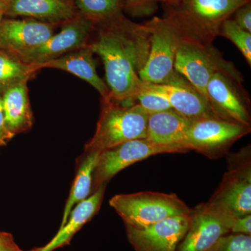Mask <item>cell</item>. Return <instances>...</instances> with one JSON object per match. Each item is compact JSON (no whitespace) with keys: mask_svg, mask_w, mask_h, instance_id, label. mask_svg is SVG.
I'll list each match as a JSON object with an SVG mask.
<instances>
[{"mask_svg":"<svg viewBox=\"0 0 251 251\" xmlns=\"http://www.w3.org/2000/svg\"><path fill=\"white\" fill-rule=\"evenodd\" d=\"M14 137L9 131L5 125L4 112H3L1 98L0 96V147L6 145Z\"/></svg>","mask_w":251,"mask_h":251,"instance_id":"31","label":"cell"},{"mask_svg":"<svg viewBox=\"0 0 251 251\" xmlns=\"http://www.w3.org/2000/svg\"><path fill=\"white\" fill-rule=\"evenodd\" d=\"M40 69L0 50V96L20 84L28 82Z\"/></svg>","mask_w":251,"mask_h":251,"instance_id":"23","label":"cell"},{"mask_svg":"<svg viewBox=\"0 0 251 251\" xmlns=\"http://www.w3.org/2000/svg\"><path fill=\"white\" fill-rule=\"evenodd\" d=\"M192 122L174 109L151 114L148 119L147 139L160 145L183 146Z\"/></svg>","mask_w":251,"mask_h":251,"instance_id":"19","label":"cell"},{"mask_svg":"<svg viewBox=\"0 0 251 251\" xmlns=\"http://www.w3.org/2000/svg\"><path fill=\"white\" fill-rule=\"evenodd\" d=\"M231 232L236 234H244L251 235V216H242L236 218L231 227Z\"/></svg>","mask_w":251,"mask_h":251,"instance_id":"29","label":"cell"},{"mask_svg":"<svg viewBox=\"0 0 251 251\" xmlns=\"http://www.w3.org/2000/svg\"><path fill=\"white\" fill-rule=\"evenodd\" d=\"M187 149L179 145H164L153 143L147 138L125 142L104 150L99 154L92 177V189L107 183L119 172L149 157L160 153H186Z\"/></svg>","mask_w":251,"mask_h":251,"instance_id":"7","label":"cell"},{"mask_svg":"<svg viewBox=\"0 0 251 251\" xmlns=\"http://www.w3.org/2000/svg\"><path fill=\"white\" fill-rule=\"evenodd\" d=\"M156 0H125V10L133 17H148L158 9Z\"/></svg>","mask_w":251,"mask_h":251,"instance_id":"27","label":"cell"},{"mask_svg":"<svg viewBox=\"0 0 251 251\" xmlns=\"http://www.w3.org/2000/svg\"><path fill=\"white\" fill-rule=\"evenodd\" d=\"M77 12L96 26L119 27L130 21L124 14L125 0H72Z\"/></svg>","mask_w":251,"mask_h":251,"instance_id":"21","label":"cell"},{"mask_svg":"<svg viewBox=\"0 0 251 251\" xmlns=\"http://www.w3.org/2000/svg\"><path fill=\"white\" fill-rule=\"evenodd\" d=\"M249 1L251 0H179L176 4H164V16L176 23L186 36L213 43L219 36L223 23Z\"/></svg>","mask_w":251,"mask_h":251,"instance_id":"2","label":"cell"},{"mask_svg":"<svg viewBox=\"0 0 251 251\" xmlns=\"http://www.w3.org/2000/svg\"><path fill=\"white\" fill-rule=\"evenodd\" d=\"M134 104L139 105L148 115L173 109L166 98L150 90L145 82L143 90L137 96Z\"/></svg>","mask_w":251,"mask_h":251,"instance_id":"25","label":"cell"},{"mask_svg":"<svg viewBox=\"0 0 251 251\" xmlns=\"http://www.w3.org/2000/svg\"><path fill=\"white\" fill-rule=\"evenodd\" d=\"M105 186L106 185L100 186L88 198L77 203L73 208L65 224L59 227L58 232L49 244L41 248V251H53L69 244L77 231L98 212L103 201Z\"/></svg>","mask_w":251,"mask_h":251,"instance_id":"18","label":"cell"},{"mask_svg":"<svg viewBox=\"0 0 251 251\" xmlns=\"http://www.w3.org/2000/svg\"><path fill=\"white\" fill-rule=\"evenodd\" d=\"M93 54V51L88 44L59 58L34 65L40 70L44 68H50L59 69L74 74L88 82L98 91L103 100H108L110 97V90L106 84L98 75Z\"/></svg>","mask_w":251,"mask_h":251,"instance_id":"17","label":"cell"},{"mask_svg":"<svg viewBox=\"0 0 251 251\" xmlns=\"http://www.w3.org/2000/svg\"><path fill=\"white\" fill-rule=\"evenodd\" d=\"M109 203L125 225L135 228L148 227L171 216L188 214L192 210L175 193L152 191L116 195Z\"/></svg>","mask_w":251,"mask_h":251,"instance_id":"6","label":"cell"},{"mask_svg":"<svg viewBox=\"0 0 251 251\" xmlns=\"http://www.w3.org/2000/svg\"><path fill=\"white\" fill-rule=\"evenodd\" d=\"M156 1L157 2L160 1V2L163 3V4L170 5L176 4L179 0H156Z\"/></svg>","mask_w":251,"mask_h":251,"instance_id":"33","label":"cell"},{"mask_svg":"<svg viewBox=\"0 0 251 251\" xmlns=\"http://www.w3.org/2000/svg\"><path fill=\"white\" fill-rule=\"evenodd\" d=\"M219 36L229 39L237 46L246 59L249 67L251 66V33L244 30L229 18L223 23Z\"/></svg>","mask_w":251,"mask_h":251,"instance_id":"24","label":"cell"},{"mask_svg":"<svg viewBox=\"0 0 251 251\" xmlns=\"http://www.w3.org/2000/svg\"><path fill=\"white\" fill-rule=\"evenodd\" d=\"M234 217L217 203L208 201L191 210L187 232L176 251H211L221 238L231 232Z\"/></svg>","mask_w":251,"mask_h":251,"instance_id":"8","label":"cell"},{"mask_svg":"<svg viewBox=\"0 0 251 251\" xmlns=\"http://www.w3.org/2000/svg\"><path fill=\"white\" fill-rule=\"evenodd\" d=\"M251 130V127L222 119H202L192 122L182 145L188 151L194 150L210 158H219Z\"/></svg>","mask_w":251,"mask_h":251,"instance_id":"9","label":"cell"},{"mask_svg":"<svg viewBox=\"0 0 251 251\" xmlns=\"http://www.w3.org/2000/svg\"><path fill=\"white\" fill-rule=\"evenodd\" d=\"M100 152L86 153L85 158L81 163L74 180L69 197L66 203L60 227L67 222L69 214L77 203L90 196L92 189V177Z\"/></svg>","mask_w":251,"mask_h":251,"instance_id":"22","label":"cell"},{"mask_svg":"<svg viewBox=\"0 0 251 251\" xmlns=\"http://www.w3.org/2000/svg\"><path fill=\"white\" fill-rule=\"evenodd\" d=\"M10 0H0V1H4V2H9Z\"/></svg>","mask_w":251,"mask_h":251,"instance_id":"35","label":"cell"},{"mask_svg":"<svg viewBox=\"0 0 251 251\" xmlns=\"http://www.w3.org/2000/svg\"><path fill=\"white\" fill-rule=\"evenodd\" d=\"M61 30L44 44L16 56L30 64H43L88 45L96 25L77 13L75 17L61 25Z\"/></svg>","mask_w":251,"mask_h":251,"instance_id":"11","label":"cell"},{"mask_svg":"<svg viewBox=\"0 0 251 251\" xmlns=\"http://www.w3.org/2000/svg\"><path fill=\"white\" fill-rule=\"evenodd\" d=\"M228 171L209 201L217 203L235 218L251 213L250 147L231 157Z\"/></svg>","mask_w":251,"mask_h":251,"instance_id":"10","label":"cell"},{"mask_svg":"<svg viewBox=\"0 0 251 251\" xmlns=\"http://www.w3.org/2000/svg\"><path fill=\"white\" fill-rule=\"evenodd\" d=\"M174 68L206 98L208 82L217 73L242 83L244 80L233 63L226 61L213 43L204 42L184 34L176 50Z\"/></svg>","mask_w":251,"mask_h":251,"instance_id":"3","label":"cell"},{"mask_svg":"<svg viewBox=\"0 0 251 251\" xmlns=\"http://www.w3.org/2000/svg\"><path fill=\"white\" fill-rule=\"evenodd\" d=\"M150 29V52L139 73L146 83H176L185 77L175 70V60L184 31L171 18L154 17L145 23Z\"/></svg>","mask_w":251,"mask_h":251,"instance_id":"5","label":"cell"},{"mask_svg":"<svg viewBox=\"0 0 251 251\" xmlns=\"http://www.w3.org/2000/svg\"><path fill=\"white\" fill-rule=\"evenodd\" d=\"M19 249L11 234L0 232V251H17Z\"/></svg>","mask_w":251,"mask_h":251,"instance_id":"30","label":"cell"},{"mask_svg":"<svg viewBox=\"0 0 251 251\" xmlns=\"http://www.w3.org/2000/svg\"><path fill=\"white\" fill-rule=\"evenodd\" d=\"M206 94L219 118L251 127L250 100L242 82L217 73L208 82Z\"/></svg>","mask_w":251,"mask_h":251,"instance_id":"12","label":"cell"},{"mask_svg":"<svg viewBox=\"0 0 251 251\" xmlns=\"http://www.w3.org/2000/svg\"><path fill=\"white\" fill-rule=\"evenodd\" d=\"M17 251H41V248H36V249H31L30 251H22L21 249H19Z\"/></svg>","mask_w":251,"mask_h":251,"instance_id":"34","label":"cell"},{"mask_svg":"<svg viewBox=\"0 0 251 251\" xmlns=\"http://www.w3.org/2000/svg\"><path fill=\"white\" fill-rule=\"evenodd\" d=\"M231 18L239 27L251 33V1L238 8Z\"/></svg>","mask_w":251,"mask_h":251,"instance_id":"28","label":"cell"},{"mask_svg":"<svg viewBox=\"0 0 251 251\" xmlns=\"http://www.w3.org/2000/svg\"><path fill=\"white\" fill-rule=\"evenodd\" d=\"M149 115L133 104L125 105L113 100H103L94 136L85 145V154L101 152L125 142L147 138Z\"/></svg>","mask_w":251,"mask_h":251,"instance_id":"4","label":"cell"},{"mask_svg":"<svg viewBox=\"0 0 251 251\" xmlns=\"http://www.w3.org/2000/svg\"><path fill=\"white\" fill-rule=\"evenodd\" d=\"M146 85L150 90L166 98L173 109L191 121L206 118L221 119L216 115L206 97L196 90L186 78L176 83H146Z\"/></svg>","mask_w":251,"mask_h":251,"instance_id":"15","label":"cell"},{"mask_svg":"<svg viewBox=\"0 0 251 251\" xmlns=\"http://www.w3.org/2000/svg\"><path fill=\"white\" fill-rule=\"evenodd\" d=\"M8 2L0 1V23L2 21L3 17L6 15V9L8 7Z\"/></svg>","mask_w":251,"mask_h":251,"instance_id":"32","label":"cell"},{"mask_svg":"<svg viewBox=\"0 0 251 251\" xmlns=\"http://www.w3.org/2000/svg\"><path fill=\"white\" fill-rule=\"evenodd\" d=\"M72 0H10L6 16H23L59 25L75 17Z\"/></svg>","mask_w":251,"mask_h":251,"instance_id":"16","label":"cell"},{"mask_svg":"<svg viewBox=\"0 0 251 251\" xmlns=\"http://www.w3.org/2000/svg\"><path fill=\"white\" fill-rule=\"evenodd\" d=\"M191 213L171 216L143 228L126 225L127 237L136 251H176L187 232Z\"/></svg>","mask_w":251,"mask_h":251,"instance_id":"13","label":"cell"},{"mask_svg":"<svg viewBox=\"0 0 251 251\" xmlns=\"http://www.w3.org/2000/svg\"><path fill=\"white\" fill-rule=\"evenodd\" d=\"M96 39L89 46L103 61L109 99L133 105L145 83L139 73L148 59L150 29L134 22L123 27L96 26Z\"/></svg>","mask_w":251,"mask_h":251,"instance_id":"1","label":"cell"},{"mask_svg":"<svg viewBox=\"0 0 251 251\" xmlns=\"http://www.w3.org/2000/svg\"><path fill=\"white\" fill-rule=\"evenodd\" d=\"M211 251H251V235L226 234L221 238Z\"/></svg>","mask_w":251,"mask_h":251,"instance_id":"26","label":"cell"},{"mask_svg":"<svg viewBox=\"0 0 251 251\" xmlns=\"http://www.w3.org/2000/svg\"><path fill=\"white\" fill-rule=\"evenodd\" d=\"M55 25L28 18L2 20L0 23V50L19 55L49 40Z\"/></svg>","mask_w":251,"mask_h":251,"instance_id":"14","label":"cell"},{"mask_svg":"<svg viewBox=\"0 0 251 251\" xmlns=\"http://www.w3.org/2000/svg\"><path fill=\"white\" fill-rule=\"evenodd\" d=\"M6 128L13 135L25 133L33 125L27 82L20 84L6 90L1 96Z\"/></svg>","mask_w":251,"mask_h":251,"instance_id":"20","label":"cell"}]
</instances>
